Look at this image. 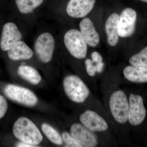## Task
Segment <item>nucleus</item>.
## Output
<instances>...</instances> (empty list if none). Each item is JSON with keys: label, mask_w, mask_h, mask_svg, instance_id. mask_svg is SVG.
Listing matches in <instances>:
<instances>
[{"label": "nucleus", "mask_w": 147, "mask_h": 147, "mask_svg": "<svg viewBox=\"0 0 147 147\" xmlns=\"http://www.w3.org/2000/svg\"><path fill=\"white\" fill-rule=\"evenodd\" d=\"M13 133L20 142L33 146L39 144L43 140L39 129L31 120L25 117H21L15 121Z\"/></svg>", "instance_id": "nucleus-1"}, {"label": "nucleus", "mask_w": 147, "mask_h": 147, "mask_svg": "<svg viewBox=\"0 0 147 147\" xmlns=\"http://www.w3.org/2000/svg\"><path fill=\"white\" fill-rule=\"evenodd\" d=\"M64 90L67 97L76 103L84 102L89 96L88 88L79 76L68 75L63 79Z\"/></svg>", "instance_id": "nucleus-2"}, {"label": "nucleus", "mask_w": 147, "mask_h": 147, "mask_svg": "<svg viewBox=\"0 0 147 147\" xmlns=\"http://www.w3.org/2000/svg\"><path fill=\"white\" fill-rule=\"evenodd\" d=\"M110 111L116 121L125 123L128 121L129 101L125 93L117 90L111 95L109 101Z\"/></svg>", "instance_id": "nucleus-3"}, {"label": "nucleus", "mask_w": 147, "mask_h": 147, "mask_svg": "<svg viewBox=\"0 0 147 147\" xmlns=\"http://www.w3.org/2000/svg\"><path fill=\"white\" fill-rule=\"evenodd\" d=\"M66 48L70 55L77 59L86 57L88 46L81 32L76 29H71L66 32L64 36Z\"/></svg>", "instance_id": "nucleus-4"}, {"label": "nucleus", "mask_w": 147, "mask_h": 147, "mask_svg": "<svg viewBox=\"0 0 147 147\" xmlns=\"http://www.w3.org/2000/svg\"><path fill=\"white\" fill-rule=\"evenodd\" d=\"M4 92L11 100L25 106L33 107L38 102L34 93L24 87L9 84L5 87Z\"/></svg>", "instance_id": "nucleus-5"}, {"label": "nucleus", "mask_w": 147, "mask_h": 147, "mask_svg": "<svg viewBox=\"0 0 147 147\" xmlns=\"http://www.w3.org/2000/svg\"><path fill=\"white\" fill-rule=\"evenodd\" d=\"M22 37V33L17 25L13 21H6L0 30V50L6 53L21 40Z\"/></svg>", "instance_id": "nucleus-6"}, {"label": "nucleus", "mask_w": 147, "mask_h": 147, "mask_svg": "<svg viewBox=\"0 0 147 147\" xmlns=\"http://www.w3.org/2000/svg\"><path fill=\"white\" fill-rule=\"evenodd\" d=\"M55 48V39L49 32L40 35L35 42V53L40 60L43 63H48L51 61Z\"/></svg>", "instance_id": "nucleus-7"}, {"label": "nucleus", "mask_w": 147, "mask_h": 147, "mask_svg": "<svg viewBox=\"0 0 147 147\" xmlns=\"http://www.w3.org/2000/svg\"><path fill=\"white\" fill-rule=\"evenodd\" d=\"M129 110L128 120L131 125H139L144 120L146 110L141 96L133 94L129 98Z\"/></svg>", "instance_id": "nucleus-8"}, {"label": "nucleus", "mask_w": 147, "mask_h": 147, "mask_svg": "<svg viewBox=\"0 0 147 147\" xmlns=\"http://www.w3.org/2000/svg\"><path fill=\"white\" fill-rule=\"evenodd\" d=\"M137 18V12L133 9L128 7L123 10L119 16L118 22L119 36L128 37L134 34Z\"/></svg>", "instance_id": "nucleus-9"}, {"label": "nucleus", "mask_w": 147, "mask_h": 147, "mask_svg": "<svg viewBox=\"0 0 147 147\" xmlns=\"http://www.w3.org/2000/svg\"><path fill=\"white\" fill-rule=\"evenodd\" d=\"M71 135L82 147H94L98 144L96 136L92 131L81 124H73L70 127Z\"/></svg>", "instance_id": "nucleus-10"}, {"label": "nucleus", "mask_w": 147, "mask_h": 147, "mask_svg": "<svg viewBox=\"0 0 147 147\" xmlns=\"http://www.w3.org/2000/svg\"><path fill=\"white\" fill-rule=\"evenodd\" d=\"M79 119L82 124L92 131H105L108 128L105 120L92 110H86L80 115Z\"/></svg>", "instance_id": "nucleus-11"}, {"label": "nucleus", "mask_w": 147, "mask_h": 147, "mask_svg": "<svg viewBox=\"0 0 147 147\" xmlns=\"http://www.w3.org/2000/svg\"><path fill=\"white\" fill-rule=\"evenodd\" d=\"M96 0H69L66 7L67 14L74 18L86 16L94 7Z\"/></svg>", "instance_id": "nucleus-12"}, {"label": "nucleus", "mask_w": 147, "mask_h": 147, "mask_svg": "<svg viewBox=\"0 0 147 147\" xmlns=\"http://www.w3.org/2000/svg\"><path fill=\"white\" fill-rule=\"evenodd\" d=\"M80 32L87 44L92 47L97 46L100 36L96 30L93 23L89 18H85L79 24Z\"/></svg>", "instance_id": "nucleus-13"}, {"label": "nucleus", "mask_w": 147, "mask_h": 147, "mask_svg": "<svg viewBox=\"0 0 147 147\" xmlns=\"http://www.w3.org/2000/svg\"><path fill=\"white\" fill-rule=\"evenodd\" d=\"M6 53L9 59L14 61L29 59L33 56L32 50L21 40L16 42Z\"/></svg>", "instance_id": "nucleus-14"}, {"label": "nucleus", "mask_w": 147, "mask_h": 147, "mask_svg": "<svg viewBox=\"0 0 147 147\" xmlns=\"http://www.w3.org/2000/svg\"><path fill=\"white\" fill-rule=\"evenodd\" d=\"M119 16L118 13H113L109 16L105 24V30L108 44L114 47L119 41L118 22Z\"/></svg>", "instance_id": "nucleus-15"}, {"label": "nucleus", "mask_w": 147, "mask_h": 147, "mask_svg": "<svg viewBox=\"0 0 147 147\" xmlns=\"http://www.w3.org/2000/svg\"><path fill=\"white\" fill-rule=\"evenodd\" d=\"M124 76L129 82L134 83L147 82V67L128 66L124 69Z\"/></svg>", "instance_id": "nucleus-16"}, {"label": "nucleus", "mask_w": 147, "mask_h": 147, "mask_svg": "<svg viewBox=\"0 0 147 147\" xmlns=\"http://www.w3.org/2000/svg\"><path fill=\"white\" fill-rule=\"evenodd\" d=\"M17 73L21 78L33 85H37L41 82V77L38 71L30 66H19Z\"/></svg>", "instance_id": "nucleus-17"}, {"label": "nucleus", "mask_w": 147, "mask_h": 147, "mask_svg": "<svg viewBox=\"0 0 147 147\" xmlns=\"http://www.w3.org/2000/svg\"><path fill=\"white\" fill-rule=\"evenodd\" d=\"M41 129L47 139L55 144L61 145L63 143L61 136L55 128L47 123L42 124Z\"/></svg>", "instance_id": "nucleus-18"}, {"label": "nucleus", "mask_w": 147, "mask_h": 147, "mask_svg": "<svg viewBox=\"0 0 147 147\" xmlns=\"http://www.w3.org/2000/svg\"><path fill=\"white\" fill-rule=\"evenodd\" d=\"M129 61L132 66L147 67V46L139 53L132 56Z\"/></svg>", "instance_id": "nucleus-19"}, {"label": "nucleus", "mask_w": 147, "mask_h": 147, "mask_svg": "<svg viewBox=\"0 0 147 147\" xmlns=\"http://www.w3.org/2000/svg\"><path fill=\"white\" fill-rule=\"evenodd\" d=\"M18 10L21 13L28 14L31 13L34 9L30 5V0H15Z\"/></svg>", "instance_id": "nucleus-20"}, {"label": "nucleus", "mask_w": 147, "mask_h": 147, "mask_svg": "<svg viewBox=\"0 0 147 147\" xmlns=\"http://www.w3.org/2000/svg\"><path fill=\"white\" fill-rule=\"evenodd\" d=\"M63 141L66 145V146L71 147H82L79 142L71 135L67 132H63L62 135Z\"/></svg>", "instance_id": "nucleus-21"}, {"label": "nucleus", "mask_w": 147, "mask_h": 147, "mask_svg": "<svg viewBox=\"0 0 147 147\" xmlns=\"http://www.w3.org/2000/svg\"><path fill=\"white\" fill-rule=\"evenodd\" d=\"M8 109V103L5 98L0 95V119L5 115Z\"/></svg>", "instance_id": "nucleus-22"}, {"label": "nucleus", "mask_w": 147, "mask_h": 147, "mask_svg": "<svg viewBox=\"0 0 147 147\" xmlns=\"http://www.w3.org/2000/svg\"><path fill=\"white\" fill-rule=\"evenodd\" d=\"M93 62L91 60L87 59L85 61L87 73L90 76H94L96 72L95 65H93Z\"/></svg>", "instance_id": "nucleus-23"}, {"label": "nucleus", "mask_w": 147, "mask_h": 147, "mask_svg": "<svg viewBox=\"0 0 147 147\" xmlns=\"http://www.w3.org/2000/svg\"><path fill=\"white\" fill-rule=\"evenodd\" d=\"M91 57L92 61L94 63H98L102 62V58L100 53L98 52L94 51L91 54Z\"/></svg>", "instance_id": "nucleus-24"}, {"label": "nucleus", "mask_w": 147, "mask_h": 147, "mask_svg": "<svg viewBox=\"0 0 147 147\" xmlns=\"http://www.w3.org/2000/svg\"><path fill=\"white\" fill-rule=\"evenodd\" d=\"M43 1V0H30V5L34 9L39 6Z\"/></svg>", "instance_id": "nucleus-25"}, {"label": "nucleus", "mask_w": 147, "mask_h": 147, "mask_svg": "<svg viewBox=\"0 0 147 147\" xmlns=\"http://www.w3.org/2000/svg\"><path fill=\"white\" fill-rule=\"evenodd\" d=\"M104 65V63L102 62L96 63L95 67L96 72H98V73H100V72H102V70H103Z\"/></svg>", "instance_id": "nucleus-26"}, {"label": "nucleus", "mask_w": 147, "mask_h": 147, "mask_svg": "<svg viewBox=\"0 0 147 147\" xmlns=\"http://www.w3.org/2000/svg\"><path fill=\"white\" fill-rule=\"evenodd\" d=\"M16 147H36L35 146H33V145L29 144L27 143H24V142H20L17 143L16 144Z\"/></svg>", "instance_id": "nucleus-27"}, {"label": "nucleus", "mask_w": 147, "mask_h": 147, "mask_svg": "<svg viewBox=\"0 0 147 147\" xmlns=\"http://www.w3.org/2000/svg\"><path fill=\"white\" fill-rule=\"evenodd\" d=\"M140 1H142L144 2L147 3V0H140Z\"/></svg>", "instance_id": "nucleus-28"}]
</instances>
